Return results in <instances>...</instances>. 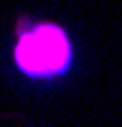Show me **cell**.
<instances>
[{"label": "cell", "instance_id": "6da1fadb", "mask_svg": "<svg viewBox=\"0 0 122 127\" xmlns=\"http://www.w3.org/2000/svg\"><path fill=\"white\" fill-rule=\"evenodd\" d=\"M13 61L26 79L54 81L71 69L74 46L56 23H30L15 33Z\"/></svg>", "mask_w": 122, "mask_h": 127}]
</instances>
